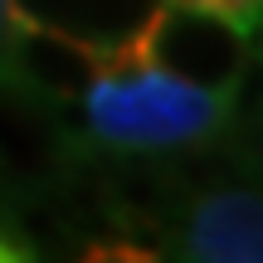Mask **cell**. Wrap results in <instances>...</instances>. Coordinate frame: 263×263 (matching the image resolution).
Segmentation results:
<instances>
[{
    "instance_id": "6da1fadb",
    "label": "cell",
    "mask_w": 263,
    "mask_h": 263,
    "mask_svg": "<svg viewBox=\"0 0 263 263\" xmlns=\"http://www.w3.org/2000/svg\"><path fill=\"white\" fill-rule=\"evenodd\" d=\"M224 122V98L151 64L107 68L88 88V132L107 146L166 151L205 141Z\"/></svg>"
},
{
    "instance_id": "8992f818",
    "label": "cell",
    "mask_w": 263,
    "mask_h": 263,
    "mask_svg": "<svg viewBox=\"0 0 263 263\" xmlns=\"http://www.w3.org/2000/svg\"><path fill=\"white\" fill-rule=\"evenodd\" d=\"M15 20H20L15 0H0V64H5V44H10V29H15Z\"/></svg>"
},
{
    "instance_id": "277c9868",
    "label": "cell",
    "mask_w": 263,
    "mask_h": 263,
    "mask_svg": "<svg viewBox=\"0 0 263 263\" xmlns=\"http://www.w3.org/2000/svg\"><path fill=\"white\" fill-rule=\"evenodd\" d=\"M185 254L205 263H263V195L215 190L195 205Z\"/></svg>"
},
{
    "instance_id": "3957f363",
    "label": "cell",
    "mask_w": 263,
    "mask_h": 263,
    "mask_svg": "<svg viewBox=\"0 0 263 263\" xmlns=\"http://www.w3.org/2000/svg\"><path fill=\"white\" fill-rule=\"evenodd\" d=\"M5 68L15 83L34 88L49 98H78L107 73V49L93 39H78L68 29L34 25L29 15L15 20L5 44Z\"/></svg>"
},
{
    "instance_id": "7a4b0ae2",
    "label": "cell",
    "mask_w": 263,
    "mask_h": 263,
    "mask_svg": "<svg viewBox=\"0 0 263 263\" xmlns=\"http://www.w3.org/2000/svg\"><path fill=\"white\" fill-rule=\"evenodd\" d=\"M249 54H254V39H249L244 25L210 15V10H195V5L161 0V10H151L132 29V39L107 49V68L151 64V68H166V73L224 98Z\"/></svg>"
},
{
    "instance_id": "5b68a950",
    "label": "cell",
    "mask_w": 263,
    "mask_h": 263,
    "mask_svg": "<svg viewBox=\"0 0 263 263\" xmlns=\"http://www.w3.org/2000/svg\"><path fill=\"white\" fill-rule=\"evenodd\" d=\"M171 5H195V10H210V15H224L234 25L254 29L263 20V0H171Z\"/></svg>"
},
{
    "instance_id": "52a82bcc",
    "label": "cell",
    "mask_w": 263,
    "mask_h": 263,
    "mask_svg": "<svg viewBox=\"0 0 263 263\" xmlns=\"http://www.w3.org/2000/svg\"><path fill=\"white\" fill-rule=\"evenodd\" d=\"M15 258H29V254H25V249H15L5 234H0V263H15Z\"/></svg>"
}]
</instances>
